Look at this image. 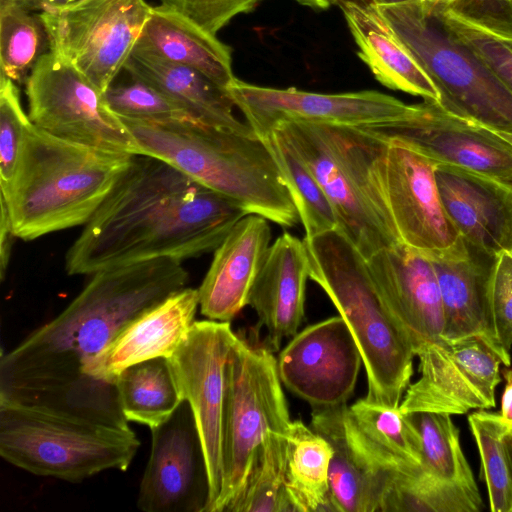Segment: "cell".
<instances>
[{"mask_svg": "<svg viewBox=\"0 0 512 512\" xmlns=\"http://www.w3.org/2000/svg\"><path fill=\"white\" fill-rule=\"evenodd\" d=\"M182 261L155 258L104 269L51 321L0 359V398L128 428L120 405L86 371L135 317L187 287Z\"/></svg>", "mask_w": 512, "mask_h": 512, "instance_id": "6da1fadb", "label": "cell"}, {"mask_svg": "<svg viewBox=\"0 0 512 512\" xmlns=\"http://www.w3.org/2000/svg\"><path fill=\"white\" fill-rule=\"evenodd\" d=\"M248 214L170 164L137 154L68 249L65 270L93 275L155 258L198 257Z\"/></svg>", "mask_w": 512, "mask_h": 512, "instance_id": "7a4b0ae2", "label": "cell"}, {"mask_svg": "<svg viewBox=\"0 0 512 512\" xmlns=\"http://www.w3.org/2000/svg\"><path fill=\"white\" fill-rule=\"evenodd\" d=\"M139 154L158 158L249 214L281 227L299 221L282 173L265 139L192 119L146 121L120 117Z\"/></svg>", "mask_w": 512, "mask_h": 512, "instance_id": "3957f363", "label": "cell"}, {"mask_svg": "<svg viewBox=\"0 0 512 512\" xmlns=\"http://www.w3.org/2000/svg\"><path fill=\"white\" fill-rule=\"evenodd\" d=\"M134 155L70 142L27 125L14 176L0 202L25 241L85 225Z\"/></svg>", "mask_w": 512, "mask_h": 512, "instance_id": "277c9868", "label": "cell"}, {"mask_svg": "<svg viewBox=\"0 0 512 512\" xmlns=\"http://www.w3.org/2000/svg\"><path fill=\"white\" fill-rule=\"evenodd\" d=\"M310 279L348 325L367 374L366 399L399 407L413 375V345L381 301L366 259L339 229L303 239Z\"/></svg>", "mask_w": 512, "mask_h": 512, "instance_id": "5b68a950", "label": "cell"}, {"mask_svg": "<svg viewBox=\"0 0 512 512\" xmlns=\"http://www.w3.org/2000/svg\"><path fill=\"white\" fill-rule=\"evenodd\" d=\"M276 132L326 193L338 229L367 260L399 241L379 181L388 142L361 127L289 122Z\"/></svg>", "mask_w": 512, "mask_h": 512, "instance_id": "8992f818", "label": "cell"}, {"mask_svg": "<svg viewBox=\"0 0 512 512\" xmlns=\"http://www.w3.org/2000/svg\"><path fill=\"white\" fill-rule=\"evenodd\" d=\"M139 446L131 427L0 398V455L29 473L80 482L126 471Z\"/></svg>", "mask_w": 512, "mask_h": 512, "instance_id": "52a82bcc", "label": "cell"}, {"mask_svg": "<svg viewBox=\"0 0 512 512\" xmlns=\"http://www.w3.org/2000/svg\"><path fill=\"white\" fill-rule=\"evenodd\" d=\"M292 420L272 351L238 336L226 365L223 484L213 512H228L243 492L266 435H288Z\"/></svg>", "mask_w": 512, "mask_h": 512, "instance_id": "ba28073f", "label": "cell"}, {"mask_svg": "<svg viewBox=\"0 0 512 512\" xmlns=\"http://www.w3.org/2000/svg\"><path fill=\"white\" fill-rule=\"evenodd\" d=\"M377 7L438 88L440 105L489 127L512 131V92L450 37L420 0Z\"/></svg>", "mask_w": 512, "mask_h": 512, "instance_id": "9c48e42d", "label": "cell"}, {"mask_svg": "<svg viewBox=\"0 0 512 512\" xmlns=\"http://www.w3.org/2000/svg\"><path fill=\"white\" fill-rule=\"evenodd\" d=\"M31 123L55 137L104 150L139 154L104 93L70 62L49 51L25 82Z\"/></svg>", "mask_w": 512, "mask_h": 512, "instance_id": "30bf717a", "label": "cell"}, {"mask_svg": "<svg viewBox=\"0 0 512 512\" xmlns=\"http://www.w3.org/2000/svg\"><path fill=\"white\" fill-rule=\"evenodd\" d=\"M151 11L145 0H86L40 14L51 51L104 93L124 69Z\"/></svg>", "mask_w": 512, "mask_h": 512, "instance_id": "8fae6325", "label": "cell"}, {"mask_svg": "<svg viewBox=\"0 0 512 512\" xmlns=\"http://www.w3.org/2000/svg\"><path fill=\"white\" fill-rule=\"evenodd\" d=\"M237 338L230 322L196 320L168 358L202 444L210 486L208 512H213L222 490L226 365Z\"/></svg>", "mask_w": 512, "mask_h": 512, "instance_id": "7c38bea8", "label": "cell"}, {"mask_svg": "<svg viewBox=\"0 0 512 512\" xmlns=\"http://www.w3.org/2000/svg\"><path fill=\"white\" fill-rule=\"evenodd\" d=\"M415 355L420 377L403 395L399 405L403 414L460 415L495 407L502 362L479 339L449 342L440 338L420 346Z\"/></svg>", "mask_w": 512, "mask_h": 512, "instance_id": "4fadbf2b", "label": "cell"}, {"mask_svg": "<svg viewBox=\"0 0 512 512\" xmlns=\"http://www.w3.org/2000/svg\"><path fill=\"white\" fill-rule=\"evenodd\" d=\"M386 140L402 143L437 165L464 169L512 184V147L478 122L424 100L410 104L401 118L361 127Z\"/></svg>", "mask_w": 512, "mask_h": 512, "instance_id": "5bb4252c", "label": "cell"}, {"mask_svg": "<svg viewBox=\"0 0 512 512\" xmlns=\"http://www.w3.org/2000/svg\"><path fill=\"white\" fill-rule=\"evenodd\" d=\"M228 91L246 123L262 139L284 123L364 127L397 120L410 109V104L371 90L324 94L262 87L236 78Z\"/></svg>", "mask_w": 512, "mask_h": 512, "instance_id": "9a60e30c", "label": "cell"}, {"mask_svg": "<svg viewBox=\"0 0 512 512\" xmlns=\"http://www.w3.org/2000/svg\"><path fill=\"white\" fill-rule=\"evenodd\" d=\"M387 142L378 174L399 241L428 258L458 247L464 240L443 207L437 164L402 143Z\"/></svg>", "mask_w": 512, "mask_h": 512, "instance_id": "2e32d148", "label": "cell"}, {"mask_svg": "<svg viewBox=\"0 0 512 512\" xmlns=\"http://www.w3.org/2000/svg\"><path fill=\"white\" fill-rule=\"evenodd\" d=\"M151 430L137 498L144 512H208L210 486L202 444L187 401Z\"/></svg>", "mask_w": 512, "mask_h": 512, "instance_id": "e0dca14e", "label": "cell"}, {"mask_svg": "<svg viewBox=\"0 0 512 512\" xmlns=\"http://www.w3.org/2000/svg\"><path fill=\"white\" fill-rule=\"evenodd\" d=\"M362 363L359 347L338 315L297 332L280 352L277 369L287 389L321 408L346 404Z\"/></svg>", "mask_w": 512, "mask_h": 512, "instance_id": "ac0fdd59", "label": "cell"}, {"mask_svg": "<svg viewBox=\"0 0 512 512\" xmlns=\"http://www.w3.org/2000/svg\"><path fill=\"white\" fill-rule=\"evenodd\" d=\"M199 308L198 289L185 287L126 324L86 371L91 384L118 403V375L153 358H170L186 338Z\"/></svg>", "mask_w": 512, "mask_h": 512, "instance_id": "d6986e66", "label": "cell"}, {"mask_svg": "<svg viewBox=\"0 0 512 512\" xmlns=\"http://www.w3.org/2000/svg\"><path fill=\"white\" fill-rule=\"evenodd\" d=\"M366 262L381 301L409 337L414 352L440 339L444 313L431 260L397 243Z\"/></svg>", "mask_w": 512, "mask_h": 512, "instance_id": "ffe728a7", "label": "cell"}, {"mask_svg": "<svg viewBox=\"0 0 512 512\" xmlns=\"http://www.w3.org/2000/svg\"><path fill=\"white\" fill-rule=\"evenodd\" d=\"M435 177L446 214L473 253L490 261L512 249V184L444 165Z\"/></svg>", "mask_w": 512, "mask_h": 512, "instance_id": "44dd1931", "label": "cell"}, {"mask_svg": "<svg viewBox=\"0 0 512 512\" xmlns=\"http://www.w3.org/2000/svg\"><path fill=\"white\" fill-rule=\"evenodd\" d=\"M311 428L331 445L332 502L337 512L380 511L397 471L384 466L364 445L346 404L315 408Z\"/></svg>", "mask_w": 512, "mask_h": 512, "instance_id": "7402d4cb", "label": "cell"}, {"mask_svg": "<svg viewBox=\"0 0 512 512\" xmlns=\"http://www.w3.org/2000/svg\"><path fill=\"white\" fill-rule=\"evenodd\" d=\"M269 221L257 214L239 220L214 250L198 289L199 308L210 320L230 322L248 305L270 247Z\"/></svg>", "mask_w": 512, "mask_h": 512, "instance_id": "603a6c76", "label": "cell"}, {"mask_svg": "<svg viewBox=\"0 0 512 512\" xmlns=\"http://www.w3.org/2000/svg\"><path fill=\"white\" fill-rule=\"evenodd\" d=\"M310 265L303 240L285 232L270 245L252 286L248 305L267 332L268 346L278 350L294 336L304 319Z\"/></svg>", "mask_w": 512, "mask_h": 512, "instance_id": "cb8c5ba5", "label": "cell"}, {"mask_svg": "<svg viewBox=\"0 0 512 512\" xmlns=\"http://www.w3.org/2000/svg\"><path fill=\"white\" fill-rule=\"evenodd\" d=\"M433 264L444 313L441 338L456 342L477 338L489 347L504 366L511 354L499 344L489 317L485 281L488 264L463 241L458 247L429 258Z\"/></svg>", "mask_w": 512, "mask_h": 512, "instance_id": "d4e9b609", "label": "cell"}, {"mask_svg": "<svg viewBox=\"0 0 512 512\" xmlns=\"http://www.w3.org/2000/svg\"><path fill=\"white\" fill-rule=\"evenodd\" d=\"M336 5L359 57L382 85L440 104L438 88L371 0H336Z\"/></svg>", "mask_w": 512, "mask_h": 512, "instance_id": "484cf974", "label": "cell"}, {"mask_svg": "<svg viewBox=\"0 0 512 512\" xmlns=\"http://www.w3.org/2000/svg\"><path fill=\"white\" fill-rule=\"evenodd\" d=\"M124 70L130 77L169 97L194 121L241 132L253 131L234 116L236 106L228 89L193 68L132 51Z\"/></svg>", "mask_w": 512, "mask_h": 512, "instance_id": "4316f807", "label": "cell"}, {"mask_svg": "<svg viewBox=\"0 0 512 512\" xmlns=\"http://www.w3.org/2000/svg\"><path fill=\"white\" fill-rule=\"evenodd\" d=\"M133 51L193 68L226 89L236 79L229 46L156 6L152 7Z\"/></svg>", "mask_w": 512, "mask_h": 512, "instance_id": "83f0119b", "label": "cell"}, {"mask_svg": "<svg viewBox=\"0 0 512 512\" xmlns=\"http://www.w3.org/2000/svg\"><path fill=\"white\" fill-rule=\"evenodd\" d=\"M422 5L451 38L468 49L512 92V19L471 11L458 3Z\"/></svg>", "mask_w": 512, "mask_h": 512, "instance_id": "f1b7e54d", "label": "cell"}, {"mask_svg": "<svg viewBox=\"0 0 512 512\" xmlns=\"http://www.w3.org/2000/svg\"><path fill=\"white\" fill-rule=\"evenodd\" d=\"M285 495L290 512L335 511L329 484L330 443L301 420L291 423Z\"/></svg>", "mask_w": 512, "mask_h": 512, "instance_id": "f546056e", "label": "cell"}, {"mask_svg": "<svg viewBox=\"0 0 512 512\" xmlns=\"http://www.w3.org/2000/svg\"><path fill=\"white\" fill-rule=\"evenodd\" d=\"M348 413L361 441L384 466L400 473L419 471L421 440L409 414L366 398L348 406Z\"/></svg>", "mask_w": 512, "mask_h": 512, "instance_id": "4dcf8cb0", "label": "cell"}, {"mask_svg": "<svg viewBox=\"0 0 512 512\" xmlns=\"http://www.w3.org/2000/svg\"><path fill=\"white\" fill-rule=\"evenodd\" d=\"M124 417L150 429L165 422L184 401L168 358L142 361L116 379Z\"/></svg>", "mask_w": 512, "mask_h": 512, "instance_id": "1f68e13d", "label": "cell"}, {"mask_svg": "<svg viewBox=\"0 0 512 512\" xmlns=\"http://www.w3.org/2000/svg\"><path fill=\"white\" fill-rule=\"evenodd\" d=\"M50 50L48 31L40 12L19 0H0L1 75L16 84L25 83Z\"/></svg>", "mask_w": 512, "mask_h": 512, "instance_id": "d6a6232c", "label": "cell"}, {"mask_svg": "<svg viewBox=\"0 0 512 512\" xmlns=\"http://www.w3.org/2000/svg\"><path fill=\"white\" fill-rule=\"evenodd\" d=\"M409 415L420 435L423 473L439 482L479 492L451 415L428 412Z\"/></svg>", "mask_w": 512, "mask_h": 512, "instance_id": "836d02e7", "label": "cell"}, {"mask_svg": "<svg viewBox=\"0 0 512 512\" xmlns=\"http://www.w3.org/2000/svg\"><path fill=\"white\" fill-rule=\"evenodd\" d=\"M265 140L282 173L305 237L338 229L336 214L326 193L303 160L276 132Z\"/></svg>", "mask_w": 512, "mask_h": 512, "instance_id": "e575fe53", "label": "cell"}, {"mask_svg": "<svg viewBox=\"0 0 512 512\" xmlns=\"http://www.w3.org/2000/svg\"><path fill=\"white\" fill-rule=\"evenodd\" d=\"M479 492L450 485L416 473H396L381 512H478Z\"/></svg>", "mask_w": 512, "mask_h": 512, "instance_id": "d590c367", "label": "cell"}, {"mask_svg": "<svg viewBox=\"0 0 512 512\" xmlns=\"http://www.w3.org/2000/svg\"><path fill=\"white\" fill-rule=\"evenodd\" d=\"M288 438L269 432L246 486L228 512H286Z\"/></svg>", "mask_w": 512, "mask_h": 512, "instance_id": "8d00e7d4", "label": "cell"}, {"mask_svg": "<svg viewBox=\"0 0 512 512\" xmlns=\"http://www.w3.org/2000/svg\"><path fill=\"white\" fill-rule=\"evenodd\" d=\"M481 458L483 479L492 512H512V475L504 444L508 429L499 412L485 409L468 416Z\"/></svg>", "mask_w": 512, "mask_h": 512, "instance_id": "74e56055", "label": "cell"}, {"mask_svg": "<svg viewBox=\"0 0 512 512\" xmlns=\"http://www.w3.org/2000/svg\"><path fill=\"white\" fill-rule=\"evenodd\" d=\"M130 78V82L112 84L104 92L109 108L117 116L146 121L191 119L169 97L139 79Z\"/></svg>", "mask_w": 512, "mask_h": 512, "instance_id": "f35d334b", "label": "cell"}, {"mask_svg": "<svg viewBox=\"0 0 512 512\" xmlns=\"http://www.w3.org/2000/svg\"><path fill=\"white\" fill-rule=\"evenodd\" d=\"M28 114L21 105L16 83L0 76V188L4 193L14 176L16 163L27 125Z\"/></svg>", "mask_w": 512, "mask_h": 512, "instance_id": "ab89813d", "label": "cell"}, {"mask_svg": "<svg viewBox=\"0 0 512 512\" xmlns=\"http://www.w3.org/2000/svg\"><path fill=\"white\" fill-rule=\"evenodd\" d=\"M485 292L494 334L511 354L512 348V249L497 252L486 273Z\"/></svg>", "mask_w": 512, "mask_h": 512, "instance_id": "60d3db41", "label": "cell"}, {"mask_svg": "<svg viewBox=\"0 0 512 512\" xmlns=\"http://www.w3.org/2000/svg\"><path fill=\"white\" fill-rule=\"evenodd\" d=\"M263 0H161L158 9L175 14L216 36L240 13L252 11Z\"/></svg>", "mask_w": 512, "mask_h": 512, "instance_id": "b9f144b4", "label": "cell"}, {"mask_svg": "<svg viewBox=\"0 0 512 512\" xmlns=\"http://www.w3.org/2000/svg\"><path fill=\"white\" fill-rule=\"evenodd\" d=\"M15 237L12 232L11 223L7 210L3 204H1V220H0V276L3 280L6 274L10 251H11V239Z\"/></svg>", "mask_w": 512, "mask_h": 512, "instance_id": "7bdbcfd3", "label": "cell"}, {"mask_svg": "<svg viewBox=\"0 0 512 512\" xmlns=\"http://www.w3.org/2000/svg\"><path fill=\"white\" fill-rule=\"evenodd\" d=\"M502 374L505 379V388L502 394L499 414L503 423L509 430L512 428V369L506 367L502 371Z\"/></svg>", "mask_w": 512, "mask_h": 512, "instance_id": "ee69618b", "label": "cell"}, {"mask_svg": "<svg viewBox=\"0 0 512 512\" xmlns=\"http://www.w3.org/2000/svg\"><path fill=\"white\" fill-rule=\"evenodd\" d=\"M26 7L37 12L54 11L73 6L86 0H19Z\"/></svg>", "mask_w": 512, "mask_h": 512, "instance_id": "f6af8a7d", "label": "cell"}, {"mask_svg": "<svg viewBox=\"0 0 512 512\" xmlns=\"http://www.w3.org/2000/svg\"><path fill=\"white\" fill-rule=\"evenodd\" d=\"M301 5L310 7L316 10L328 9L331 5L336 4V0H295Z\"/></svg>", "mask_w": 512, "mask_h": 512, "instance_id": "bcb514c9", "label": "cell"}, {"mask_svg": "<svg viewBox=\"0 0 512 512\" xmlns=\"http://www.w3.org/2000/svg\"><path fill=\"white\" fill-rule=\"evenodd\" d=\"M479 123V122H478ZM483 128H485L488 132L495 135L505 143H507L510 147H512V131L499 130L492 127H489L485 124L479 123Z\"/></svg>", "mask_w": 512, "mask_h": 512, "instance_id": "7dc6e473", "label": "cell"}, {"mask_svg": "<svg viewBox=\"0 0 512 512\" xmlns=\"http://www.w3.org/2000/svg\"><path fill=\"white\" fill-rule=\"evenodd\" d=\"M504 444L508 456L509 466L512 475V428L507 431L504 436Z\"/></svg>", "mask_w": 512, "mask_h": 512, "instance_id": "c3c4849f", "label": "cell"}, {"mask_svg": "<svg viewBox=\"0 0 512 512\" xmlns=\"http://www.w3.org/2000/svg\"><path fill=\"white\" fill-rule=\"evenodd\" d=\"M420 1H422L424 4H426V5L430 6V7H434V6H437V5H446V4L458 3L461 0H420Z\"/></svg>", "mask_w": 512, "mask_h": 512, "instance_id": "681fc988", "label": "cell"}, {"mask_svg": "<svg viewBox=\"0 0 512 512\" xmlns=\"http://www.w3.org/2000/svg\"><path fill=\"white\" fill-rule=\"evenodd\" d=\"M376 6H388L405 3L411 0H371Z\"/></svg>", "mask_w": 512, "mask_h": 512, "instance_id": "f907efd6", "label": "cell"}, {"mask_svg": "<svg viewBox=\"0 0 512 512\" xmlns=\"http://www.w3.org/2000/svg\"><path fill=\"white\" fill-rule=\"evenodd\" d=\"M495 1L506 2V3H508L509 5H512V0H495Z\"/></svg>", "mask_w": 512, "mask_h": 512, "instance_id": "816d5d0a", "label": "cell"}]
</instances>
